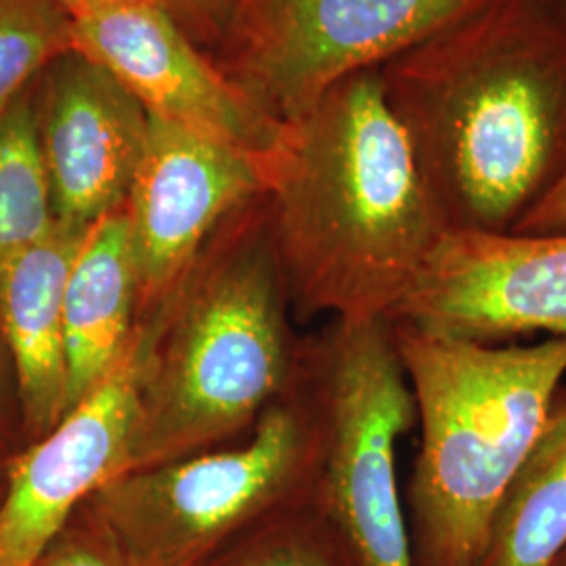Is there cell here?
I'll list each match as a JSON object with an SVG mask.
<instances>
[{
  "label": "cell",
  "mask_w": 566,
  "mask_h": 566,
  "mask_svg": "<svg viewBox=\"0 0 566 566\" xmlns=\"http://www.w3.org/2000/svg\"><path fill=\"white\" fill-rule=\"evenodd\" d=\"M380 74L449 231L514 233L565 179V2L489 0Z\"/></svg>",
  "instance_id": "obj_1"
},
{
  "label": "cell",
  "mask_w": 566,
  "mask_h": 566,
  "mask_svg": "<svg viewBox=\"0 0 566 566\" xmlns=\"http://www.w3.org/2000/svg\"><path fill=\"white\" fill-rule=\"evenodd\" d=\"M261 168L292 315L390 319L449 224L380 67L344 78L285 122Z\"/></svg>",
  "instance_id": "obj_2"
},
{
  "label": "cell",
  "mask_w": 566,
  "mask_h": 566,
  "mask_svg": "<svg viewBox=\"0 0 566 566\" xmlns=\"http://www.w3.org/2000/svg\"><path fill=\"white\" fill-rule=\"evenodd\" d=\"M292 319L261 196L233 212L137 319L135 420L122 474L245 437L301 374L304 338Z\"/></svg>",
  "instance_id": "obj_3"
},
{
  "label": "cell",
  "mask_w": 566,
  "mask_h": 566,
  "mask_svg": "<svg viewBox=\"0 0 566 566\" xmlns=\"http://www.w3.org/2000/svg\"><path fill=\"white\" fill-rule=\"evenodd\" d=\"M422 428L407 483L413 566H481L497 506L566 378V336L479 344L390 322Z\"/></svg>",
  "instance_id": "obj_4"
},
{
  "label": "cell",
  "mask_w": 566,
  "mask_h": 566,
  "mask_svg": "<svg viewBox=\"0 0 566 566\" xmlns=\"http://www.w3.org/2000/svg\"><path fill=\"white\" fill-rule=\"evenodd\" d=\"M315 472L317 420L303 365L242 441L124 472L84 507L142 565L208 566L250 526L311 500Z\"/></svg>",
  "instance_id": "obj_5"
},
{
  "label": "cell",
  "mask_w": 566,
  "mask_h": 566,
  "mask_svg": "<svg viewBox=\"0 0 566 566\" xmlns=\"http://www.w3.org/2000/svg\"><path fill=\"white\" fill-rule=\"evenodd\" d=\"M317 420L313 502L364 566H413L397 483V446L416 422L390 319L329 322L304 336Z\"/></svg>",
  "instance_id": "obj_6"
},
{
  "label": "cell",
  "mask_w": 566,
  "mask_h": 566,
  "mask_svg": "<svg viewBox=\"0 0 566 566\" xmlns=\"http://www.w3.org/2000/svg\"><path fill=\"white\" fill-rule=\"evenodd\" d=\"M489 0H233L231 76L271 120H296L338 82L382 67Z\"/></svg>",
  "instance_id": "obj_7"
},
{
  "label": "cell",
  "mask_w": 566,
  "mask_h": 566,
  "mask_svg": "<svg viewBox=\"0 0 566 566\" xmlns=\"http://www.w3.org/2000/svg\"><path fill=\"white\" fill-rule=\"evenodd\" d=\"M390 322L479 344L566 336V233L449 231Z\"/></svg>",
  "instance_id": "obj_8"
},
{
  "label": "cell",
  "mask_w": 566,
  "mask_h": 566,
  "mask_svg": "<svg viewBox=\"0 0 566 566\" xmlns=\"http://www.w3.org/2000/svg\"><path fill=\"white\" fill-rule=\"evenodd\" d=\"M263 189L261 164L235 145L149 114L142 163L124 202L139 280L137 319Z\"/></svg>",
  "instance_id": "obj_9"
},
{
  "label": "cell",
  "mask_w": 566,
  "mask_h": 566,
  "mask_svg": "<svg viewBox=\"0 0 566 566\" xmlns=\"http://www.w3.org/2000/svg\"><path fill=\"white\" fill-rule=\"evenodd\" d=\"M74 41L151 116L231 143L261 166L282 139L283 124L264 116L203 57L160 0L74 18Z\"/></svg>",
  "instance_id": "obj_10"
},
{
  "label": "cell",
  "mask_w": 566,
  "mask_h": 566,
  "mask_svg": "<svg viewBox=\"0 0 566 566\" xmlns=\"http://www.w3.org/2000/svg\"><path fill=\"white\" fill-rule=\"evenodd\" d=\"M137 324L118 364L60 424L7 462L0 566H39L70 518L120 476L135 420Z\"/></svg>",
  "instance_id": "obj_11"
},
{
  "label": "cell",
  "mask_w": 566,
  "mask_h": 566,
  "mask_svg": "<svg viewBox=\"0 0 566 566\" xmlns=\"http://www.w3.org/2000/svg\"><path fill=\"white\" fill-rule=\"evenodd\" d=\"M32 99L55 219L88 229L126 202L149 114L78 49L42 70Z\"/></svg>",
  "instance_id": "obj_12"
},
{
  "label": "cell",
  "mask_w": 566,
  "mask_h": 566,
  "mask_svg": "<svg viewBox=\"0 0 566 566\" xmlns=\"http://www.w3.org/2000/svg\"><path fill=\"white\" fill-rule=\"evenodd\" d=\"M88 229L55 221L39 242L0 263V338L13 369L28 446L65 416L63 296Z\"/></svg>",
  "instance_id": "obj_13"
},
{
  "label": "cell",
  "mask_w": 566,
  "mask_h": 566,
  "mask_svg": "<svg viewBox=\"0 0 566 566\" xmlns=\"http://www.w3.org/2000/svg\"><path fill=\"white\" fill-rule=\"evenodd\" d=\"M137 304V263L122 206L88 229L65 283V413L118 364L135 332Z\"/></svg>",
  "instance_id": "obj_14"
},
{
  "label": "cell",
  "mask_w": 566,
  "mask_h": 566,
  "mask_svg": "<svg viewBox=\"0 0 566 566\" xmlns=\"http://www.w3.org/2000/svg\"><path fill=\"white\" fill-rule=\"evenodd\" d=\"M566 549V386L497 506L481 566H554Z\"/></svg>",
  "instance_id": "obj_15"
},
{
  "label": "cell",
  "mask_w": 566,
  "mask_h": 566,
  "mask_svg": "<svg viewBox=\"0 0 566 566\" xmlns=\"http://www.w3.org/2000/svg\"><path fill=\"white\" fill-rule=\"evenodd\" d=\"M55 221L28 86L0 109V263L39 242Z\"/></svg>",
  "instance_id": "obj_16"
},
{
  "label": "cell",
  "mask_w": 566,
  "mask_h": 566,
  "mask_svg": "<svg viewBox=\"0 0 566 566\" xmlns=\"http://www.w3.org/2000/svg\"><path fill=\"white\" fill-rule=\"evenodd\" d=\"M208 566H364L311 500L250 526Z\"/></svg>",
  "instance_id": "obj_17"
},
{
  "label": "cell",
  "mask_w": 566,
  "mask_h": 566,
  "mask_svg": "<svg viewBox=\"0 0 566 566\" xmlns=\"http://www.w3.org/2000/svg\"><path fill=\"white\" fill-rule=\"evenodd\" d=\"M72 49L74 18L57 0H0V109Z\"/></svg>",
  "instance_id": "obj_18"
},
{
  "label": "cell",
  "mask_w": 566,
  "mask_h": 566,
  "mask_svg": "<svg viewBox=\"0 0 566 566\" xmlns=\"http://www.w3.org/2000/svg\"><path fill=\"white\" fill-rule=\"evenodd\" d=\"M39 566H145L130 558L81 506L57 539L44 552Z\"/></svg>",
  "instance_id": "obj_19"
},
{
  "label": "cell",
  "mask_w": 566,
  "mask_h": 566,
  "mask_svg": "<svg viewBox=\"0 0 566 566\" xmlns=\"http://www.w3.org/2000/svg\"><path fill=\"white\" fill-rule=\"evenodd\" d=\"M164 7L175 15V20L182 21L185 25L210 34V36H224L233 0H160Z\"/></svg>",
  "instance_id": "obj_20"
},
{
  "label": "cell",
  "mask_w": 566,
  "mask_h": 566,
  "mask_svg": "<svg viewBox=\"0 0 566 566\" xmlns=\"http://www.w3.org/2000/svg\"><path fill=\"white\" fill-rule=\"evenodd\" d=\"M514 233L518 235L566 233V177L526 214L523 223L514 229Z\"/></svg>",
  "instance_id": "obj_21"
},
{
  "label": "cell",
  "mask_w": 566,
  "mask_h": 566,
  "mask_svg": "<svg viewBox=\"0 0 566 566\" xmlns=\"http://www.w3.org/2000/svg\"><path fill=\"white\" fill-rule=\"evenodd\" d=\"M21 434L20 401H18V388L13 380V369L9 355L4 350V344L0 338V449L9 446L11 439Z\"/></svg>",
  "instance_id": "obj_22"
},
{
  "label": "cell",
  "mask_w": 566,
  "mask_h": 566,
  "mask_svg": "<svg viewBox=\"0 0 566 566\" xmlns=\"http://www.w3.org/2000/svg\"><path fill=\"white\" fill-rule=\"evenodd\" d=\"M57 2L72 18H81L84 13L97 11V9H103V7H112V4H120V2H133V0H57Z\"/></svg>",
  "instance_id": "obj_23"
},
{
  "label": "cell",
  "mask_w": 566,
  "mask_h": 566,
  "mask_svg": "<svg viewBox=\"0 0 566 566\" xmlns=\"http://www.w3.org/2000/svg\"><path fill=\"white\" fill-rule=\"evenodd\" d=\"M554 566H566V549L563 552V554H560V558L556 560V565Z\"/></svg>",
  "instance_id": "obj_24"
},
{
  "label": "cell",
  "mask_w": 566,
  "mask_h": 566,
  "mask_svg": "<svg viewBox=\"0 0 566 566\" xmlns=\"http://www.w3.org/2000/svg\"><path fill=\"white\" fill-rule=\"evenodd\" d=\"M4 479H7V474L0 479V502H2V493H4Z\"/></svg>",
  "instance_id": "obj_25"
},
{
  "label": "cell",
  "mask_w": 566,
  "mask_h": 566,
  "mask_svg": "<svg viewBox=\"0 0 566 566\" xmlns=\"http://www.w3.org/2000/svg\"><path fill=\"white\" fill-rule=\"evenodd\" d=\"M560 2H565V4H566V0H560Z\"/></svg>",
  "instance_id": "obj_26"
}]
</instances>
